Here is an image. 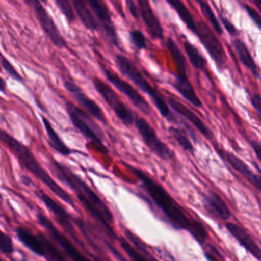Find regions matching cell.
<instances>
[{
    "mask_svg": "<svg viewBox=\"0 0 261 261\" xmlns=\"http://www.w3.org/2000/svg\"><path fill=\"white\" fill-rule=\"evenodd\" d=\"M168 2L169 5L172 6V8L176 11V13L178 14L179 18L184 21V23L186 24V27L193 33V34H197V27H196V21L192 15V13L190 12V10L188 9V7L184 4V2L181 0H166Z\"/></svg>",
    "mask_w": 261,
    "mask_h": 261,
    "instance_id": "obj_27",
    "label": "cell"
},
{
    "mask_svg": "<svg viewBox=\"0 0 261 261\" xmlns=\"http://www.w3.org/2000/svg\"><path fill=\"white\" fill-rule=\"evenodd\" d=\"M197 27V34L196 36L201 41L202 45L205 47L208 54L212 57L218 68H223L226 62V56L224 49L218 40L217 36L215 35L214 31L210 29V27L202 21L199 20L196 22Z\"/></svg>",
    "mask_w": 261,
    "mask_h": 261,
    "instance_id": "obj_11",
    "label": "cell"
},
{
    "mask_svg": "<svg viewBox=\"0 0 261 261\" xmlns=\"http://www.w3.org/2000/svg\"><path fill=\"white\" fill-rule=\"evenodd\" d=\"M54 2L69 22H73L75 20V13L69 0H54Z\"/></svg>",
    "mask_w": 261,
    "mask_h": 261,
    "instance_id": "obj_35",
    "label": "cell"
},
{
    "mask_svg": "<svg viewBox=\"0 0 261 261\" xmlns=\"http://www.w3.org/2000/svg\"><path fill=\"white\" fill-rule=\"evenodd\" d=\"M254 2L256 3L257 7H258V8H260V0H254Z\"/></svg>",
    "mask_w": 261,
    "mask_h": 261,
    "instance_id": "obj_46",
    "label": "cell"
},
{
    "mask_svg": "<svg viewBox=\"0 0 261 261\" xmlns=\"http://www.w3.org/2000/svg\"><path fill=\"white\" fill-rule=\"evenodd\" d=\"M135 176L142 182V187L149 195L153 203L163 213L169 224L177 230L189 231L194 219L190 218L182 208L175 202L169 193L157 180L152 178L147 172L133 166L125 164Z\"/></svg>",
    "mask_w": 261,
    "mask_h": 261,
    "instance_id": "obj_2",
    "label": "cell"
},
{
    "mask_svg": "<svg viewBox=\"0 0 261 261\" xmlns=\"http://www.w3.org/2000/svg\"><path fill=\"white\" fill-rule=\"evenodd\" d=\"M174 76L175 79H174V82L172 83V86L174 87V89L193 106L197 108H201L202 102L198 97L193 85L191 84L188 77V73H175Z\"/></svg>",
    "mask_w": 261,
    "mask_h": 261,
    "instance_id": "obj_20",
    "label": "cell"
},
{
    "mask_svg": "<svg viewBox=\"0 0 261 261\" xmlns=\"http://www.w3.org/2000/svg\"><path fill=\"white\" fill-rule=\"evenodd\" d=\"M41 3H45V4H47L48 3V0H39Z\"/></svg>",
    "mask_w": 261,
    "mask_h": 261,
    "instance_id": "obj_48",
    "label": "cell"
},
{
    "mask_svg": "<svg viewBox=\"0 0 261 261\" xmlns=\"http://www.w3.org/2000/svg\"><path fill=\"white\" fill-rule=\"evenodd\" d=\"M38 195H39L40 199L42 200V202L44 203V205L53 214L57 224H59L61 226L63 231L66 232V234L69 236V238L71 240H73L75 244H77L80 247H83L84 250H86L83 242L81 241L77 233L75 232V229L73 226V221H72V216L67 212V210L62 205H60L58 202H56L53 198H51L49 195H47L45 192L39 191Z\"/></svg>",
    "mask_w": 261,
    "mask_h": 261,
    "instance_id": "obj_10",
    "label": "cell"
},
{
    "mask_svg": "<svg viewBox=\"0 0 261 261\" xmlns=\"http://www.w3.org/2000/svg\"><path fill=\"white\" fill-rule=\"evenodd\" d=\"M125 3H126V6L130 12V14L133 15L134 18H136L137 20H139L140 18V13H139V8H138V5L133 1V0H125Z\"/></svg>",
    "mask_w": 261,
    "mask_h": 261,
    "instance_id": "obj_42",
    "label": "cell"
},
{
    "mask_svg": "<svg viewBox=\"0 0 261 261\" xmlns=\"http://www.w3.org/2000/svg\"><path fill=\"white\" fill-rule=\"evenodd\" d=\"M0 251L7 255L12 256L14 253V245L11 237L0 229Z\"/></svg>",
    "mask_w": 261,
    "mask_h": 261,
    "instance_id": "obj_36",
    "label": "cell"
},
{
    "mask_svg": "<svg viewBox=\"0 0 261 261\" xmlns=\"http://www.w3.org/2000/svg\"><path fill=\"white\" fill-rule=\"evenodd\" d=\"M42 121L48 137V143L50 145V147L57 153H59L62 156H68L71 155L72 153L75 152V150H72L71 148H69L63 141L62 139L59 137V135L57 134V132L53 128L51 122L45 117L42 116Z\"/></svg>",
    "mask_w": 261,
    "mask_h": 261,
    "instance_id": "obj_22",
    "label": "cell"
},
{
    "mask_svg": "<svg viewBox=\"0 0 261 261\" xmlns=\"http://www.w3.org/2000/svg\"><path fill=\"white\" fill-rule=\"evenodd\" d=\"M184 47L187 53V56L192 63V65L200 70H204L207 65L206 58L201 54V52L189 41H184Z\"/></svg>",
    "mask_w": 261,
    "mask_h": 261,
    "instance_id": "obj_28",
    "label": "cell"
},
{
    "mask_svg": "<svg viewBox=\"0 0 261 261\" xmlns=\"http://www.w3.org/2000/svg\"><path fill=\"white\" fill-rule=\"evenodd\" d=\"M65 109L73 126L87 140L92 142L99 152L105 155L108 154V149L104 145V134L92 116L70 101H65Z\"/></svg>",
    "mask_w": 261,
    "mask_h": 261,
    "instance_id": "obj_5",
    "label": "cell"
},
{
    "mask_svg": "<svg viewBox=\"0 0 261 261\" xmlns=\"http://www.w3.org/2000/svg\"><path fill=\"white\" fill-rule=\"evenodd\" d=\"M129 41L137 50H143L147 47L146 37L140 30L129 31Z\"/></svg>",
    "mask_w": 261,
    "mask_h": 261,
    "instance_id": "obj_37",
    "label": "cell"
},
{
    "mask_svg": "<svg viewBox=\"0 0 261 261\" xmlns=\"http://www.w3.org/2000/svg\"><path fill=\"white\" fill-rule=\"evenodd\" d=\"M93 258H94V260L95 261H103V260H101L99 257H97V256H93Z\"/></svg>",
    "mask_w": 261,
    "mask_h": 261,
    "instance_id": "obj_47",
    "label": "cell"
},
{
    "mask_svg": "<svg viewBox=\"0 0 261 261\" xmlns=\"http://www.w3.org/2000/svg\"><path fill=\"white\" fill-rule=\"evenodd\" d=\"M204 256L207 261H225L221 253L213 245H208V249L204 250Z\"/></svg>",
    "mask_w": 261,
    "mask_h": 261,
    "instance_id": "obj_38",
    "label": "cell"
},
{
    "mask_svg": "<svg viewBox=\"0 0 261 261\" xmlns=\"http://www.w3.org/2000/svg\"><path fill=\"white\" fill-rule=\"evenodd\" d=\"M15 234L18 241L32 253L39 257H43L44 255V245L39 237V234L32 232L29 228L23 226H17L15 228Z\"/></svg>",
    "mask_w": 261,
    "mask_h": 261,
    "instance_id": "obj_21",
    "label": "cell"
},
{
    "mask_svg": "<svg viewBox=\"0 0 261 261\" xmlns=\"http://www.w3.org/2000/svg\"><path fill=\"white\" fill-rule=\"evenodd\" d=\"M195 1H196V2H197V3H199V2H201V1H202V0H195Z\"/></svg>",
    "mask_w": 261,
    "mask_h": 261,
    "instance_id": "obj_49",
    "label": "cell"
},
{
    "mask_svg": "<svg viewBox=\"0 0 261 261\" xmlns=\"http://www.w3.org/2000/svg\"><path fill=\"white\" fill-rule=\"evenodd\" d=\"M121 247V249L124 251V253L128 256V258L132 261H147L144 255L138 251L125 238L123 237H117L116 239Z\"/></svg>",
    "mask_w": 261,
    "mask_h": 261,
    "instance_id": "obj_32",
    "label": "cell"
},
{
    "mask_svg": "<svg viewBox=\"0 0 261 261\" xmlns=\"http://www.w3.org/2000/svg\"><path fill=\"white\" fill-rule=\"evenodd\" d=\"M244 8H245V10L247 11L248 15L251 17V19L253 20V22H254L258 28H260V14H259V12H258L256 9H254L252 6L248 5V4H245V5H244Z\"/></svg>",
    "mask_w": 261,
    "mask_h": 261,
    "instance_id": "obj_39",
    "label": "cell"
},
{
    "mask_svg": "<svg viewBox=\"0 0 261 261\" xmlns=\"http://www.w3.org/2000/svg\"><path fill=\"white\" fill-rule=\"evenodd\" d=\"M71 5L85 28L91 31L99 30V23L93 16L86 0H71Z\"/></svg>",
    "mask_w": 261,
    "mask_h": 261,
    "instance_id": "obj_24",
    "label": "cell"
},
{
    "mask_svg": "<svg viewBox=\"0 0 261 261\" xmlns=\"http://www.w3.org/2000/svg\"><path fill=\"white\" fill-rule=\"evenodd\" d=\"M1 70H2V67H1V65H0V72H1Z\"/></svg>",
    "mask_w": 261,
    "mask_h": 261,
    "instance_id": "obj_50",
    "label": "cell"
},
{
    "mask_svg": "<svg viewBox=\"0 0 261 261\" xmlns=\"http://www.w3.org/2000/svg\"><path fill=\"white\" fill-rule=\"evenodd\" d=\"M252 147L254 148V151H255V154H256V157L259 158V151H260V143L258 141H254L252 142Z\"/></svg>",
    "mask_w": 261,
    "mask_h": 261,
    "instance_id": "obj_43",
    "label": "cell"
},
{
    "mask_svg": "<svg viewBox=\"0 0 261 261\" xmlns=\"http://www.w3.org/2000/svg\"><path fill=\"white\" fill-rule=\"evenodd\" d=\"M91 12L98 18V23L101 24L106 38L115 46H118V37L111 18L108 6L103 0H86Z\"/></svg>",
    "mask_w": 261,
    "mask_h": 261,
    "instance_id": "obj_14",
    "label": "cell"
},
{
    "mask_svg": "<svg viewBox=\"0 0 261 261\" xmlns=\"http://www.w3.org/2000/svg\"><path fill=\"white\" fill-rule=\"evenodd\" d=\"M6 82H5V80L2 77V76H0V93H4L5 94V92H6Z\"/></svg>",
    "mask_w": 261,
    "mask_h": 261,
    "instance_id": "obj_44",
    "label": "cell"
},
{
    "mask_svg": "<svg viewBox=\"0 0 261 261\" xmlns=\"http://www.w3.org/2000/svg\"><path fill=\"white\" fill-rule=\"evenodd\" d=\"M218 155L224 159L237 172H239L243 177H245L257 191H261V177L259 174H256L249 165L243 161L240 157L234 155L233 153L224 150L223 148L215 147Z\"/></svg>",
    "mask_w": 261,
    "mask_h": 261,
    "instance_id": "obj_15",
    "label": "cell"
},
{
    "mask_svg": "<svg viewBox=\"0 0 261 261\" xmlns=\"http://www.w3.org/2000/svg\"><path fill=\"white\" fill-rule=\"evenodd\" d=\"M93 86L95 90L101 95L104 101L108 104V106L112 109L118 119L126 126H129L134 123L135 114L134 112L120 100L119 96L116 92L105 82H103L100 77L92 79Z\"/></svg>",
    "mask_w": 261,
    "mask_h": 261,
    "instance_id": "obj_7",
    "label": "cell"
},
{
    "mask_svg": "<svg viewBox=\"0 0 261 261\" xmlns=\"http://www.w3.org/2000/svg\"><path fill=\"white\" fill-rule=\"evenodd\" d=\"M38 234L41 238L44 245L43 257L46 259V261H68L64 253L60 249H58V247L51 239H49L43 232H38Z\"/></svg>",
    "mask_w": 261,
    "mask_h": 261,
    "instance_id": "obj_25",
    "label": "cell"
},
{
    "mask_svg": "<svg viewBox=\"0 0 261 261\" xmlns=\"http://www.w3.org/2000/svg\"><path fill=\"white\" fill-rule=\"evenodd\" d=\"M224 227L240 246H242L248 253L253 255V257H255L258 261L260 260V248L246 228L233 222H226Z\"/></svg>",
    "mask_w": 261,
    "mask_h": 261,
    "instance_id": "obj_18",
    "label": "cell"
},
{
    "mask_svg": "<svg viewBox=\"0 0 261 261\" xmlns=\"http://www.w3.org/2000/svg\"><path fill=\"white\" fill-rule=\"evenodd\" d=\"M169 132L174 138V140L177 142V144L185 150L192 154H194V146L189 139V137L179 128L176 126H169Z\"/></svg>",
    "mask_w": 261,
    "mask_h": 261,
    "instance_id": "obj_31",
    "label": "cell"
},
{
    "mask_svg": "<svg viewBox=\"0 0 261 261\" xmlns=\"http://www.w3.org/2000/svg\"><path fill=\"white\" fill-rule=\"evenodd\" d=\"M0 65L1 67L7 72V74L13 79L14 81L16 82H19V83H23V79L22 76L20 75V73L16 70V68L12 65V63L5 57L3 56L2 54H0Z\"/></svg>",
    "mask_w": 261,
    "mask_h": 261,
    "instance_id": "obj_34",
    "label": "cell"
},
{
    "mask_svg": "<svg viewBox=\"0 0 261 261\" xmlns=\"http://www.w3.org/2000/svg\"><path fill=\"white\" fill-rule=\"evenodd\" d=\"M0 142L9 149V151L15 156L19 164L24 169H27L41 182H43L59 199L66 202L71 207L76 208L72 197L51 177V175L44 169V167L40 164L36 156L27 145L2 128H0Z\"/></svg>",
    "mask_w": 261,
    "mask_h": 261,
    "instance_id": "obj_3",
    "label": "cell"
},
{
    "mask_svg": "<svg viewBox=\"0 0 261 261\" xmlns=\"http://www.w3.org/2000/svg\"><path fill=\"white\" fill-rule=\"evenodd\" d=\"M124 236L126 237L127 241L138 250L140 251L144 257L146 258L147 261H159L156 257H154V255L149 251L146 243L140 238L138 237L137 234H135L133 231L128 230V229H125L124 230Z\"/></svg>",
    "mask_w": 261,
    "mask_h": 261,
    "instance_id": "obj_29",
    "label": "cell"
},
{
    "mask_svg": "<svg viewBox=\"0 0 261 261\" xmlns=\"http://www.w3.org/2000/svg\"><path fill=\"white\" fill-rule=\"evenodd\" d=\"M101 68L106 76V79L117 89L119 90L123 95H125L128 100L145 115H149L152 112V108L150 104L147 102V100L126 81L122 80L120 76H118L115 72L101 64Z\"/></svg>",
    "mask_w": 261,
    "mask_h": 261,
    "instance_id": "obj_12",
    "label": "cell"
},
{
    "mask_svg": "<svg viewBox=\"0 0 261 261\" xmlns=\"http://www.w3.org/2000/svg\"><path fill=\"white\" fill-rule=\"evenodd\" d=\"M37 220H38L39 224L42 227H44V229L47 231L50 239L58 247H60V249L64 253V255L67 256L70 260H72V261H92L85 254H83L79 248H76V246L73 244L72 240H70L63 232H61L53 224V222L41 211L37 212Z\"/></svg>",
    "mask_w": 261,
    "mask_h": 261,
    "instance_id": "obj_6",
    "label": "cell"
},
{
    "mask_svg": "<svg viewBox=\"0 0 261 261\" xmlns=\"http://www.w3.org/2000/svg\"><path fill=\"white\" fill-rule=\"evenodd\" d=\"M220 19H221V23L223 24V27L226 29V31L231 35V36H236L238 35V29L234 27V24L228 19L226 18L224 15H220Z\"/></svg>",
    "mask_w": 261,
    "mask_h": 261,
    "instance_id": "obj_40",
    "label": "cell"
},
{
    "mask_svg": "<svg viewBox=\"0 0 261 261\" xmlns=\"http://www.w3.org/2000/svg\"><path fill=\"white\" fill-rule=\"evenodd\" d=\"M166 48L170 53L172 60L175 65L176 72L175 73H188V66H187V59L176 43L171 38H167L165 41Z\"/></svg>",
    "mask_w": 261,
    "mask_h": 261,
    "instance_id": "obj_26",
    "label": "cell"
},
{
    "mask_svg": "<svg viewBox=\"0 0 261 261\" xmlns=\"http://www.w3.org/2000/svg\"><path fill=\"white\" fill-rule=\"evenodd\" d=\"M250 102L253 106V108L255 109L258 117L260 118V114H261V97L259 94H253L250 96Z\"/></svg>",
    "mask_w": 261,
    "mask_h": 261,
    "instance_id": "obj_41",
    "label": "cell"
},
{
    "mask_svg": "<svg viewBox=\"0 0 261 261\" xmlns=\"http://www.w3.org/2000/svg\"><path fill=\"white\" fill-rule=\"evenodd\" d=\"M189 232L197 241V243L200 244V245H203L209 238V234H208V231H207L206 227L199 220L194 219L193 224H192Z\"/></svg>",
    "mask_w": 261,
    "mask_h": 261,
    "instance_id": "obj_33",
    "label": "cell"
},
{
    "mask_svg": "<svg viewBox=\"0 0 261 261\" xmlns=\"http://www.w3.org/2000/svg\"><path fill=\"white\" fill-rule=\"evenodd\" d=\"M200 5V8H201V11L203 13V15L207 18V20L210 22L211 27H212V30L218 34V35H222L223 34V30L221 28V24L218 20V18L216 17L215 13L213 12L212 8L210 7V5L205 1V0H202L201 2L198 3Z\"/></svg>",
    "mask_w": 261,
    "mask_h": 261,
    "instance_id": "obj_30",
    "label": "cell"
},
{
    "mask_svg": "<svg viewBox=\"0 0 261 261\" xmlns=\"http://www.w3.org/2000/svg\"><path fill=\"white\" fill-rule=\"evenodd\" d=\"M63 86L67 90V92L73 97V99L77 102L82 109H84L92 117L99 120L103 124L107 123V119L101 107L94 100H92L72 80L64 79Z\"/></svg>",
    "mask_w": 261,
    "mask_h": 261,
    "instance_id": "obj_13",
    "label": "cell"
},
{
    "mask_svg": "<svg viewBox=\"0 0 261 261\" xmlns=\"http://www.w3.org/2000/svg\"><path fill=\"white\" fill-rule=\"evenodd\" d=\"M21 180H22L23 185H25V186H29V185H30L29 182H31V179H30L28 176H25V175L21 177Z\"/></svg>",
    "mask_w": 261,
    "mask_h": 261,
    "instance_id": "obj_45",
    "label": "cell"
},
{
    "mask_svg": "<svg viewBox=\"0 0 261 261\" xmlns=\"http://www.w3.org/2000/svg\"><path fill=\"white\" fill-rule=\"evenodd\" d=\"M115 64L123 75L129 79L140 90H142L144 93L150 96L156 108L158 109V111L163 117H165L168 121H171V122L177 121L175 119V116L172 114L171 110L169 109V106L165 101L163 95L158 91L156 87H153L148 82V80L144 76V74L139 70V68L134 64L133 61H130L126 56L122 54H116Z\"/></svg>",
    "mask_w": 261,
    "mask_h": 261,
    "instance_id": "obj_4",
    "label": "cell"
},
{
    "mask_svg": "<svg viewBox=\"0 0 261 261\" xmlns=\"http://www.w3.org/2000/svg\"><path fill=\"white\" fill-rule=\"evenodd\" d=\"M49 166L52 173L67 187H69L76 195L83 207L88 213L101 224L107 236L116 240L117 236L112 227L114 218L105 202L77 174L73 173L67 166L58 162L54 158H50Z\"/></svg>",
    "mask_w": 261,
    "mask_h": 261,
    "instance_id": "obj_1",
    "label": "cell"
},
{
    "mask_svg": "<svg viewBox=\"0 0 261 261\" xmlns=\"http://www.w3.org/2000/svg\"><path fill=\"white\" fill-rule=\"evenodd\" d=\"M202 203L207 214L214 219L226 221L231 216V212L227 204L218 194L213 191L207 194H202Z\"/></svg>",
    "mask_w": 261,
    "mask_h": 261,
    "instance_id": "obj_17",
    "label": "cell"
},
{
    "mask_svg": "<svg viewBox=\"0 0 261 261\" xmlns=\"http://www.w3.org/2000/svg\"><path fill=\"white\" fill-rule=\"evenodd\" d=\"M140 17L142 18L148 33L154 39L162 40L164 38L163 28L152 9L149 0H137Z\"/></svg>",
    "mask_w": 261,
    "mask_h": 261,
    "instance_id": "obj_19",
    "label": "cell"
},
{
    "mask_svg": "<svg viewBox=\"0 0 261 261\" xmlns=\"http://www.w3.org/2000/svg\"><path fill=\"white\" fill-rule=\"evenodd\" d=\"M167 104L168 106H171V108L175 112H177L179 115L185 117L188 121H190L194 125V127L197 128V130L201 135H203L207 140L209 141L213 140L214 136L212 130L205 124V122L196 113H194L185 104H182L181 102H179L178 100H176L174 97H171V96L167 98Z\"/></svg>",
    "mask_w": 261,
    "mask_h": 261,
    "instance_id": "obj_16",
    "label": "cell"
},
{
    "mask_svg": "<svg viewBox=\"0 0 261 261\" xmlns=\"http://www.w3.org/2000/svg\"><path fill=\"white\" fill-rule=\"evenodd\" d=\"M134 123L145 145L156 156L165 161H169L172 158L173 154L169 147L158 138L155 129L145 118H143L142 116L135 115Z\"/></svg>",
    "mask_w": 261,
    "mask_h": 261,
    "instance_id": "obj_8",
    "label": "cell"
},
{
    "mask_svg": "<svg viewBox=\"0 0 261 261\" xmlns=\"http://www.w3.org/2000/svg\"><path fill=\"white\" fill-rule=\"evenodd\" d=\"M232 46L236 50V53L240 59V61L242 62V64L247 67L251 72L252 74L259 79L260 76V73H259V67L257 65V63L255 62L254 58L252 57L247 45L245 44V42H243L241 39L239 38H236L232 40Z\"/></svg>",
    "mask_w": 261,
    "mask_h": 261,
    "instance_id": "obj_23",
    "label": "cell"
},
{
    "mask_svg": "<svg viewBox=\"0 0 261 261\" xmlns=\"http://www.w3.org/2000/svg\"><path fill=\"white\" fill-rule=\"evenodd\" d=\"M0 261H4V260H3V259L0 257Z\"/></svg>",
    "mask_w": 261,
    "mask_h": 261,
    "instance_id": "obj_51",
    "label": "cell"
},
{
    "mask_svg": "<svg viewBox=\"0 0 261 261\" xmlns=\"http://www.w3.org/2000/svg\"><path fill=\"white\" fill-rule=\"evenodd\" d=\"M23 2L34 10L40 27L42 28L48 39L51 41V43L57 48L66 47L67 44L65 39L60 34L57 25L55 24V21L48 13L44 5L39 0H23Z\"/></svg>",
    "mask_w": 261,
    "mask_h": 261,
    "instance_id": "obj_9",
    "label": "cell"
}]
</instances>
